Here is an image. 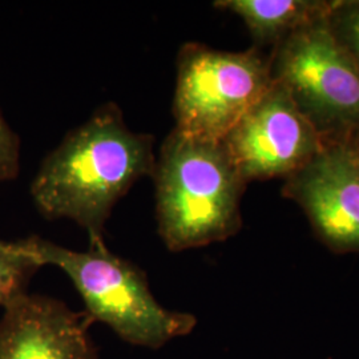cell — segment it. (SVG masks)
<instances>
[{
    "instance_id": "8992f818",
    "label": "cell",
    "mask_w": 359,
    "mask_h": 359,
    "mask_svg": "<svg viewBox=\"0 0 359 359\" xmlns=\"http://www.w3.org/2000/svg\"><path fill=\"white\" fill-rule=\"evenodd\" d=\"M222 144L245 182L292 176L325 147L320 132L277 81Z\"/></svg>"
},
{
    "instance_id": "7a4b0ae2",
    "label": "cell",
    "mask_w": 359,
    "mask_h": 359,
    "mask_svg": "<svg viewBox=\"0 0 359 359\" xmlns=\"http://www.w3.org/2000/svg\"><path fill=\"white\" fill-rule=\"evenodd\" d=\"M157 231L170 252L219 243L241 228L245 182L222 142L173 129L156 157Z\"/></svg>"
},
{
    "instance_id": "8fae6325",
    "label": "cell",
    "mask_w": 359,
    "mask_h": 359,
    "mask_svg": "<svg viewBox=\"0 0 359 359\" xmlns=\"http://www.w3.org/2000/svg\"><path fill=\"white\" fill-rule=\"evenodd\" d=\"M329 23L334 35L359 67V3H335Z\"/></svg>"
},
{
    "instance_id": "ba28073f",
    "label": "cell",
    "mask_w": 359,
    "mask_h": 359,
    "mask_svg": "<svg viewBox=\"0 0 359 359\" xmlns=\"http://www.w3.org/2000/svg\"><path fill=\"white\" fill-rule=\"evenodd\" d=\"M0 317V359H97L90 322L52 297H15Z\"/></svg>"
},
{
    "instance_id": "277c9868",
    "label": "cell",
    "mask_w": 359,
    "mask_h": 359,
    "mask_svg": "<svg viewBox=\"0 0 359 359\" xmlns=\"http://www.w3.org/2000/svg\"><path fill=\"white\" fill-rule=\"evenodd\" d=\"M273 83L269 62L256 50L185 44L177 56L175 129L197 140L222 142Z\"/></svg>"
},
{
    "instance_id": "7c38bea8",
    "label": "cell",
    "mask_w": 359,
    "mask_h": 359,
    "mask_svg": "<svg viewBox=\"0 0 359 359\" xmlns=\"http://www.w3.org/2000/svg\"><path fill=\"white\" fill-rule=\"evenodd\" d=\"M20 168V142L0 112V182L16 179Z\"/></svg>"
},
{
    "instance_id": "9c48e42d",
    "label": "cell",
    "mask_w": 359,
    "mask_h": 359,
    "mask_svg": "<svg viewBox=\"0 0 359 359\" xmlns=\"http://www.w3.org/2000/svg\"><path fill=\"white\" fill-rule=\"evenodd\" d=\"M215 6L236 13L244 20L252 36L268 43L283 40L301 27L327 18L335 3L305 0H222Z\"/></svg>"
},
{
    "instance_id": "30bf717a",
    "label": "cell",
    "mask_w": 359,
    "mask_h": 359,
    "mask_svg": "<svg viewBox=\"0 0 359 359\" xmlns=\"http://www.w3.org/2000/svg\"><path fill=\"white\" fill-rule=\"evenodd\" d=\"M44 265L34 249L32 238L0 240V306L27 292L34 274Z\"/></svg>"
},
{
    "instance_id": "3957f363",
    "label": "cell",
    "mask_w": 359,
    "mask_h": 359,
    "mask_svg": "<svg viewBox=\"0 0 359 359\" xmlns=\"http://www.w3.org/2000/svg\"><path fill=\"white\" fill-rule=\"evenodd\" d=\"M31 238L41 264L53 265L69 277L84 302L88 321L103 322L130 345L156 350L196 327L194 316L158 304L147 274L111 253L104 243L76 252L38 236Z\"/></svg>"
},
{
    "instance_id": "6da1fadb",
    "label": "cell",
    "mask_w": 359,
    "mask_h": 359,
    "mask_svg": "<svg viewBox=\"0 0 359 359\" xmlns=\"http://www.w3.org/2000/svg\"><path fill=\"white\" fill-rule=\"evenodd\" d=\"M152 135L127 127L115 104H105L47 154L31 184L39 212L67 218L104 243V226L116 203L142 177L154 175Z\"/></svg>"
},
{
    "instance_id": "5b68a950",
    "label": "cell",
    "mask_w": 359,
    "mask_h": 359,
    "mask_svg": "<svg viewBox=\"0 0 359 359\" xmlns=\"http://www.w3.org/2000/svg\"><path fill=\"white\" fill-rule=\"evenodd\" d=\"M270 67L273 80L320 135L359 128V67L334 35L329 16L283 38Z\"/></svg>"
},
{
    "instance_id": "52a82bcc",
    "label": "cell",
    "mask_w": 359,
    "mask_h": 359,
    "mask_svg": "<svg viewBox=\"0 0 359 359\" xmlns=\"http://www.w3.org/2000/svg\"><path fill=\"white\" fill-rule=\"evenodd\" d=\"M318 237L334 252L359 253V149L325 145L287 184Z\"/></svg>"
}]
</instances>
